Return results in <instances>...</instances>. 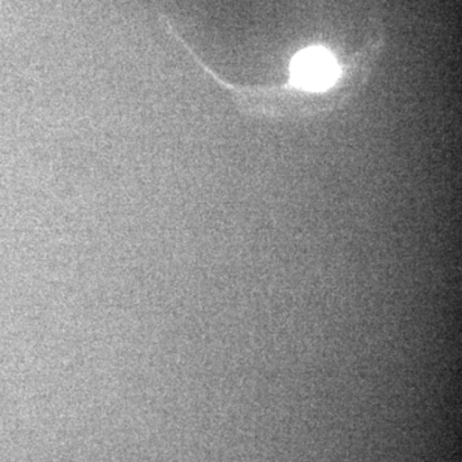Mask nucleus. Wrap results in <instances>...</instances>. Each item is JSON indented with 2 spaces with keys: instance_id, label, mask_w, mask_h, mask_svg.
I'll list each match as a JSON object with an SVG mask.
<instances>
[{
  "instance_id": "nucleus-1",
  "label": "nucleus",
  "mask_w": 462,
  "mask_h": 462,
  "mask_svg": "<svg viewBox=\"0 0 462 462\" xmlns=\"http://www.w3.org/2000/svg\"><path fill=\"white\" fill-rule=\"evenodd\" d=\"M291 80L300 89L325 90L336 83L339 69L336 58L324 48L300 51L291 65Z\"/></svg>"
}]
</instances>
